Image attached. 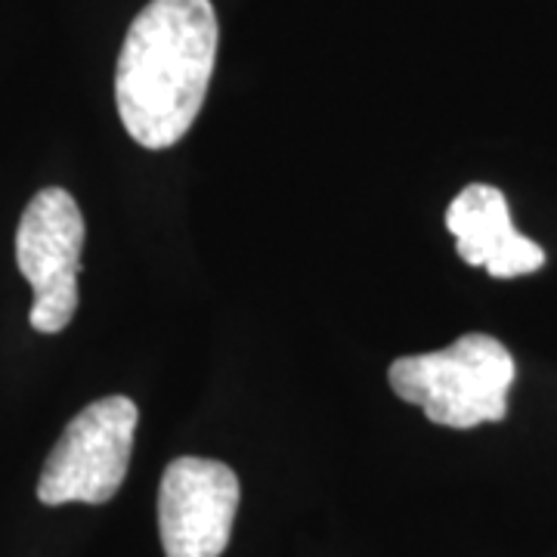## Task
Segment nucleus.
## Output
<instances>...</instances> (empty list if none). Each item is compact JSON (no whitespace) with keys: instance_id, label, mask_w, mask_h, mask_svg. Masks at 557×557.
Here are the masks:
<instances>
[{"instance_id":"f257e3e1","label":"nucleus","mask_w":557,"mask_h":557,"mask_svg":"<svg viewBox=\"0 0 557 557\" xmlns=\"http://www.w3.org/2000/svg\"><path fill=\"white\" fill-rule=\"evenodd\" d=\"M218 13L211 0H152L131 22L115 72L124 131L146 149H168L199 119L214 62Z\"/></svg>"},{"instance_id":"f03ea898","label":"nucleus","mask_w":557,"mask_h":557,"mask_svg":"<svg viewBox=\"0 0 557 557\" xmlns=\"http://www.w3.org/2000/svg\"><path fill=\"white\" fill-rule=\"evenodd\" d=\"M518 379L511 350L493 335H461L434 354L399 357L387 369L394 394L421 406L428 421L443 428H478L502 421Z\"/></svg>"},{"instance_id":"7ed1b4c3","label":"nucleus","mask_w":557,"mask_h":557,"mask_svg":"<svg viewBox=\"0 0 557 557\" xmlns=\"http://www.w3.org/2000/svg\"><path fill=\"white\" fill-rule=\"evenodd\" d=\"M139 409L127 397H102L81 409L62 431L38 480L44 505H102L127 478Z\"/></svg>"},{"instance_id":"20e7f679","label":"nucleus","mask_w":557,"mask_h":557,"mask_svg":"<svg viewBox=\"0 0 557 557\" xmlns=\"http://www.w3.org/2000/svg\"><path fill=\"white\" fill-rule=\"evenodd\" d=\"M81 248L84 218L78 201L60 186L40 189L16 230V263L35 292L28 319L40 335H57L75 319Z\"/></svg>"},{"instance_id":"39448f33","label":"nucleus","mask_w":557,"mask_h":557,"mask_svg":"<svg viewBox=\"0 0 557 557\" xmlns=\"http://www.w3.org/2000/svg\"><path fill=\"white\" fill-rule=\"evenodd\" d=\"M239 511V478L214 458L183 456L164 468L159 530L164 557H220Z\"/></svg>"},{"instance_id":"423d86ee","label":"nucleus","mask_w":557,"mask_h":557,"mask_svg":"<svg viewBox=\"0 0 557 557\" xmlns=\"http://www.w3.org/2000/svg\"><path fill=\"white\" fill-rule=\"evenodd\" d=\"M446 230L456 236L458 258L468 267H483L493 278L530 276L545 263L536 242L515 230L508 199L496 186H465L446 211Z\"/></svg>"}]
</instances>
